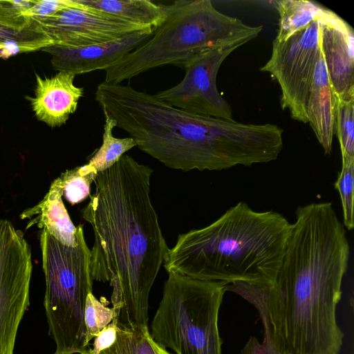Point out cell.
Here are the masks:
<instances>
[{
  "mask_svg": "<svg viewBox=\"0 0 354 354\" xmlns=\"http://www.w3.org/2000/svg\"><path fill=\"white\" fill-rule=\"evenodd\" d=\"M104 118L102 145L88 162L98 173L111 167L125 152L137 146L135 140L131 137L115 138L113 134V130L116 127L115 122L109 118Z\"/></svg>",
  "mask_w": 354,
  "mask_h": 354,
  "instance_id": "20",
  "label": "cell"
},
{
  "mask_svg": "<svg viewBox=\"0 0 354 354\" xmlns=\"http://www.w3.org/2000/svg\"><path fill=\"white\" fill-rule=\"evenodd\" d=\"M155 28L134 32L114 40L85 46L68 47L50 44L41 50L51 56L50 62L55 70L77 75L104 70L109 64L149 39Z\"/></svg>",
  "mask_w": 354,
  "mask_h": 354,
  "instance_id": "13",
  "label": "cell"
},
{
  "mask_svg": "<svg viewBox=\"0 0 354 354\" xmlns=\"http://www.w3.org/2000/svg\"><path fill=\"white\" fill-rule=\"evenodd\" d=\"M115 315L114 309L98 300L93 292L88 295L84 313L86 340L88 344L113 321Z\"/></svg>",
  "mask_w": 354,
  "mask_h": 354,
  "instance_id": "24",
  "label": "cell"
},
{
  "mask_svg": "<svg viewBox=\"0 0 354 354\" xmlns=\"http://www.w3.org/2000/svg\"><path fill=\"white\" fill-rule=\"evenodd\" d=\"M342 159V169L335 183V187L340 196L344 216L343 225L347 230H351L354 227V159Z\"/></svg>",
  "mask_w": 354,
  "mask_h": 354,
  "instance_id": "25",
  "label": "cell"
},
{
  "mask_svg": "<svg viewBox=\"0 0 354 354\" xmlns=\"http://www.w3.org/2000/svg\"><path fill=\"white\" fill-rule=\"evenodd\" d=\"M77 244L68 246L45 229L40 233L48 334L59 354H82L88 346L84 313L87 296L93 292V279L91 250L82 225L77 226Z\"/></svg>",
  "mask_w": 354,
  "mask_h": 354,
  "instance_id": "6",
  "label": "cell"
},
{
  "mask_svg": "<svg viewBox=\"0 0 354 354\" xmlns=\"http://www.w3.org/2000/svg\"><path fill=\"white\" fill-rule=\"evenodd\" d=\"M239 354H277L274 347L266 339L260 343L254 337H250Z\"/></svg>",
  "mask_w": 354,
  "mask_h": 354,
  "instance_id": "28",
  "label": "cell"
},
{
  "mask_svg": "<svg viewBox=\"0 0 354 354\" xmlns=\"http://www.w3.org/2000/svg\"><path fill=\"white\" fill-rule=\"evenodd\" d=\"M51 44L38 29L37 25L25 30L11 28L0 24V49L7 46L15 53L41 50Z\"/></svg>",
  "mask_w": 354,
  "mask_h": 354,
  "instance_id": "22",
  "label": "cell"
},
{
  "mask_svg": "<svg viewBox=\"0 0 354 354\" xmlns=\"http://www.w3.org/2000/svg\"><path fill=\"white\" fill-rule=\"evenodd\" d=\"M98 172L89 164L66 170L56 181L61 187L63 196L71 205L82 202L90 196L91 185Z\"/></svg>",
  "mask_w": 354,
  "mask_h": 354,
  "instance_id": "21",
  "label": "cell"
},
{
  "mask_svg": "<svg viewBox=\"0 0 354 354\" xmlns=\"http://www.w3.org/2000/svg\"><path fill=\"white\" fill-rule=\"evenodd\" d=\"M262 29L219 12L209 0L176 1L165 6V17L149 39L106 66L104 82L120 84L168 64L183 67L205 50L241 46Z\"/></svg>",
  "mask_w": 354,
  "mask_h": 354,
  "instance_id": "5",
  "label": "cell"
},
{
  "mask_svg": "<svg viewBox=\"0 0 354 354\" xmlns=\"http://www.w3.org/2000/svg\"><path fill=\"white\" fill-rule=\"evenodd\" d=\"M337 100L320 50L309 90L306 113L308 123L326 155L332 149Z\"/></svg>",
  "mask_w": 354,
  "mask_h": 354,
  "instance_id": "15",
  "label": "cell"
},
{
  "mask_svg": "<svg viewBox=\"0 0 354 354\" xmlns=\"http://www.w3.org/2000/svg\"><path fill=\"white\" fill-rule=\"evenodd\" d=\"M33 21L51 44L68 47L102 43L153 28L131 23L86 6L68 8L50 17Z\"/></svg>",
  "mask_w": 354,
  "mask_h": 354,
  "instance_id": "11",
  "label": "cell"
},
{
  "mask_svg": "<svg viewBox=\"0 0 354 354\" xmlns=\"http://www.w3.org/2000/svg\"><path fill=\"white\" fill-rule=\"evenodd\" d=\"M95 100L104 117L167 167L221 171L238 165L245 154L248 132L241 122L183 111L129 84L103 82Z\"/></svg>",
  "mask_w": 354,
  "mask_h": 354,
  "instance_id": "3",
  "label": "cell"
},
{
  "mask_svg": "<svg viewBox=\"0 0 354 354\" xmlns=\"http://www.w3.org/2000/svg\"><path fill=\"white\" fill-rule=\"evenodd\" d=\"M319 34L317 19L285 41L274 39L270 58L260 68L278 82L281 109L303 123H308L306 104L320 51Z\"/></svg>",
  "mask_w": 354,
  "mask_h": 354,
  "instance_id": "8",
  "label": "cell"
},
{
  "mask_svg": "<svg viewBox=\"0 0 354 354\" xmlns=\"http://www.w3.org/2000/svg\"><path fill=\"white\" fill-rule=\"evenodd\" d=\"M30 248L20 230L0 220V354H14L20 322L30 304Z\"/></svg>",
  "mask_w": 354,
  "mask_h": 354,
  "instance_id": "9",
  "label": "cell"
},
{
  "mask_svg": "<svg viewBox=\"0 0 354 354\" xmlns=\"http://www.w3.org/2000/svg\"><path fill=\"white\" fill-rule=\"evenodd\" d=\"M53 354H59V353H57L55 352Z\"/></svg>",
  "mask_w": 354,
  "mask_h": 354,
  "instance_id": "30",
  "label": "cell"
},
{
  "mask_svg": "<svg viewBox=\"0 0 354 354\" xmlns=\"http://www.w3.org/2000/svg\"><path fill=\"white\" fill-rule=\"evenodd\" d=\"M63 192L56 181L51 183L48 193L39 204L27 209L21 214V219L31 218L27 227L37 225L46 230L55 239L64 245L75 246L77 244V227L73 223L62 201Z\"/></svg>",
  "mask_w": 354,
  "mask_h": 354,
  "instance_id": "16",
  "label": "cell"
},
{
  "mask_svg": "<svg viewBox=\"0 0 354 354\" xmlns=\"http://www.w3.org/2000/svg\"><path fill=\"white\" fill-rule=\"evenodd\" d=\"M82 354H91L86 350ZM96 354H158L148 327H129L118 322L114 342Z\"/></svg>",
  "mask_w": 354,
  "mask_h": 354,
  "instance_id": "19",
  "label": "cell"
},
{
  "mask_svg": "<svg viewBox=\"0 0 354 354\" xmlns=\"http://www.w3.org/2000/svg\"><path fill=\"white\" fill-rule=\"evenodd\" d=\"M275 7L279 13V28L275 40L283 41L295 32L319 19L325 8L307 0L277 1Z\"/></svg>",
  "mask_w": 354,
  "mask_h": 354,
  "instance_id": "18",
  "label": "cell"
},
{
  "mask_svg": "<svg viewBox=\"0 0 354 354\" xmlns=\"http://www.w3.org/2000/svg\"><path fill=\"white\" fill-rule=\"evenodd\" d=\"M239 47L232 45L199 53L183 66V79L155 97L189 113L234 120L230 105L218 91L216 77L222 63Z\"/></svg>",
  "mask_w": 354,
  "mask_h": 354,
  "instance_id": "10",
  "label": "cell"
},
{
  "mask_svg": "<svg viewBox=\"0 0 354 354\" xmlns=\"http://www.w3.org/2000/svg\"><path fill=\"white\" fill-rule=\"evenodd\" d=\"M117 326L118 319L115 317L106 328L94 337L92 348H88L87 351L91 354H96L111 345L115 339Z\"/></svg>",
  "mask_w": 354,
  "mask_h": 354,
  "instance_id": "27",
  "label": "cell"
},
{
  "mask_svg": "<svg viewBox=\"0 0 354 354\" xmlns=\"http://www.w3.org/2000/svg\"><path fill=\"white\" fill-rule=\"evenodd\" d=\"M79 0H35L24 15L32 20L46 19L68 8H84Z\"/></svg>",
  "mask_w": 354,
  "mask_h": 354,
  "instance_id": "26",
  "label": "cell"
},
{
  "mask_svg": "<svg viewBox=\"0 0 354 354\" xmlns=\"http://www.w3.org/2000/svg\"><path fill=\"white\" fill-rule=\"evenodd\" d=\"M292 230L281 214L239 202L209 225L179 234L164 267L200 280L268 285L282 264Z\"/></svg>",
  "mask_w": 354,
  "mask_h": 354,
  "instance_id": "4",
  "label": "cell"
},
{
  "mask_svg": "<svg viewBox=\"0 0 354 354\" xmlns=\"http://www.w3.org/2000/svg\"><path fill=\"white\" fill-rule=\"evenodd\" d=\"M155 346H156V348L158 354H173V353H169L168 351H167L165 349L158 347L156 344H155Z\"/></svg>",
  "mask_w": 354,
  "mask_h": 354,
  "instance_id": "29",
  "label": "cell"
},
{
  "mask_svg": "<svg viewBox=\"0 0 354 354\" xmlns=\"http://www.w3.org/2000/svg\"><path fill=\"white\" fill-rule=\"evenodd\" d=\"M295 216L274 281L226 289L256 308L263 339L277 354H339L344 334L336 312L350 258L346 232L329 202L299 206Z\"/></svg>",
  "mask_w": 354,
  "mask_h": 354,
  "instance_id": "1",
  "label": "cell"
},
{
  "mask_svg": "<svg viewBox=\"0 0 354 354\" xmlns=\"http://www.w3.org/2000/svg\"><path fill=\"white\" fill-rule=\"evenodd\" d=\"M84 6L131 23L156 28L165 17V5L150 0H79Z\"/></svg>",
  "mask_w": 354,
  "mask_h": 354,
  "instance_id": "17",
  "label": "cell"
},
{
  "mask_svg": "<svg viewBox=\"0 0 354 354\" xmlns=\"http://www.w3.org/2000/svg\"><path fill=\"white\" fill-rule=\"evenodd\" d=\"M153 170L129 155L94 180L81 210L94 232L93 281L109 282L118 322L148 327L149 297L169 248L149 193Z\"/></svg>",
  "mask_w": 354,
  "mask_h": 354,
  "instance_id": "2",
  "label": "cell"
},
{
  "mask_svg": "<svg viewBox=\"0 0 354 354\" xmlns=\"http://www.w3.org/2000/svg\"><path fill=\"white\" fill-rule=\"evenodd\" d=\"M227 284L169 272L151 324L153 342L175 354H221L218 322Z\"/></svg>",
  "mask_w": 354,
  "mask_h": 354,
  "instance_id": "7",
  "label": "cell"
},
{
  "mask_svg": "<svg viewBox=\"0 0 354 354\" xmlns=\"http://www.w3.org/2000/svg\"><path fill=\"white\" fill-rule=\"evenodd\" d=\"M354 97L337 100L335 134L339 142L342 158L354 159Z\"/></svg>",
  "mask_w": 354,
  "mask_h": 354,
  "instance_id": "23",
  "label": "cell"
},
{
  "mask_svg": "<svg viewBox=\"0 0 354 354\" xmlns=\"http://www.w3.org/2000/svg\"><path fill=\"white\" fill-rule=\"evenodd\" d=\"M319 21L320 50L333 91L339 100L354 97L353 30L326 8Z\"/></svg>",
  "mask_w": 354,
  "mask_h": 354,
  "instance_id": "12",
  "label": "cell"
},
{
  "mask_svg": "<svg viewBox=\"0 0 354 354\" xmlns=\"http://www.w3.org/2000/svg\"><path fill=\"white\" fill-rule=\"evenodd\" d=\"M35 75V96L27 97L35 115L52 128L61 127L75 112L84 89L75 85L76 75L71 73L59 71L44 78Z\"/></svg>",
  "mask_w": 354,
  "mask_h": 354,
  "instance_id": "14",
  "label": "cell"
}]
</instances>
